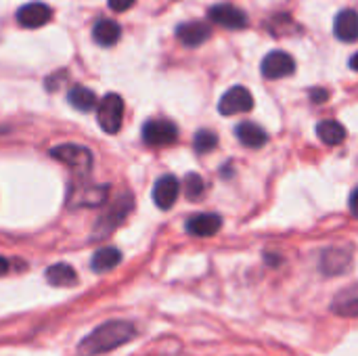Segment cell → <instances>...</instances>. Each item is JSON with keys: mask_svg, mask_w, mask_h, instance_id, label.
I'll list each match as a JSON object with an SVG mask.
<instances>
[{"mask_svg": "<svg viewBox=\"0 0 358 356\" xmlns=\"http://www.w3.org/2000/svg\"><path fill=\"white\" fill-rule=\"evenodd\" d=\"M138 336L134 323L113 319L105 321L99 327H94L80 344H78V355L80 356H99L107 355L128 342H132Z\"/></svg>", "mask_w": 358, "mask_h": 356, "instance_id": "obj_1", "label": "cell"}, {"mask_svg": "<svg viewBox=\"0 0 358 356\" xmlns=\"http://www.w3.org/2000/svg\"><path fill=\"white\" fill-rule=\"evenodd\" d=\"M50 157L65 164L69 170H73L80 176H88L90 168H92V153L82 147V145H73V143H65V145H57L50 151Z\"/></svg>", "mask_w": 358, "mask_h": 356, "instance_id": "obj_2", "label": "cell"}, {"mask_svg": "<svg viewBox=\"0 0 358 356\" xmlns=\"http://www.w3.org/2000/svg\"><path fill=\"white\" fill-rule=\"evenodd\" d=\"M96 120L99 126L107 132V134H115L122 128L124 122V99L120 94H105L99 103H96Z\"/></svg>", "mask_w": 358, "mask_h": 356, "instance_id": "obj_3", "label": "cell"}, {"mask_svg": "<svg viewBox=\"0 0 358 356\" xmlns=\"http://www.w3.org/2000/svg\"><path fill=\"white\" fill-rule=\"evenodd\" d=\"M132 206H134V199H132L130 195H122V197L109 208V212L96 222V227H94V237L103 239V237H107L109 233H113V231L122 225V220L128 216V212L132 210Z\"/></svg>", "mask_w": 358, "mask_h": 356, "instance_id": "obj_4", "label": "cell"}, {"mask_svg": "<svg viewBox=\"0 0 358 356\" xmlns=\"http://www.w3.org/2000/svg\"><path fill=\"white\" fill-rule=\"evenodd\" d=\"M178 128L170 120H149L143 126V141L151 147H166L176 143Z\"/></svg>", "mask_w": 358, "mask_h": 356, "instance_id": "obj_5", "label": "cell"}, {"mask_svg": "<svg viewBox=\"0 0 358 356\" xmlns=\"http://www.w3.org/2000/svg\"><path fill=\"white\" fill-rule=\"evenodd\" d=\"M254 107V97L245 86H233L229 88L218 103V111L222 115H235V113H245Z\"/></svg>", "mask_w": 358, "mask_h": 356, "instance_id": "obj_6", "label": "cell"}, {"mask_svg": "<svg viewBox=\"0 0 358 356\" xmlns=\"http://www.w3.org/2000/svg\"><path fill=\"white\" fill-rule=\"evenodd\" d=\"M296 71V61L285 50H271L262 59V76L268 80H281Z\"/></svg>", "mask_w": 358, "mask_h": 356, "instance_id": "obj_7", "label": "cell"}, {"mask_svg": "<svg viewBox=\"0 0 358 356\" xmlns=\"http://www.w3.org/2000/svg\"><path fill=\"white\" fill-rule=\"evenodd\" d=\"M352 266V252L346 248H329L321 256V273L327 277H338L348 273Z\"/></svg>", "mask_w": 358, "mask_h": 356, "instance_id": "obj_8", "label": "cell"}, {"mask_svg": "<svg viewBox=\"0 0 358 356\" xmlns=\"http://www.w3.org/2000/svg\"><path fill=\"white\" fill-rule=\"evenodd\" d=\"M52 8L44 2H27L17 10V23L23 27H42L50 21Z\"/></svg>", "mask_w": 358, "mask_h": 356, "instance_id": "obj_9", "label": "cell"}, {"mask_svg": "<svg viewBox=\"0 0 358 356\" xmlns=\"http://www.w3.org/2000/svg\"><path fill=\"white\" fill-rule=\"evenodd\" d=\"M210 19L218 25H224L227 29H243L248 27V15L245 10L233 6V4H216L210 8Z\"/></svg>", "mask_w": 358, "mask_h": 356, "instance_id": "obj_10", "label": "cell"}, {"mask_svg": "<svg viewBox=\"0 0 358 356\" xmlns=\"http://www.w3.org/2000/svg\"><path fill=\"white\" fill-rule=\"evenodd\" d=\"M178 193H180V183L176 176L172 174H166L162 176L155 187H153V201L159 210H170L176 199H178Z\"/></svg>", "mask_w": 358, "mask_h": 356, "instance_id": "obj_11", "label": "cell"}, {"mask_svg": "<svg viewBox=\"0 0 358 356\" xmlns=\"http://www.w3.org/2000/svg\"><path fill=\"white\" fill-rule=\"evenodd\" d=\"M222 229V218L218 214H195L187 220V233L195 237H212Z\"/></svg>", "mask_w": 358, "mask_h": 356, "instance_id": "obj_12", "label": "cell"}, {"mask_svg": "<svg viewBox=\"0 0 358 356\" xmlns=\"http://www.w3.org/2000/svg\"><path fill=\"white\" fill-rule=\"evenodd\" d=\"M210 25L206 21H189L176 27V36L185 46H199L210 38Z\"/></svg>", "mask_w": 358, "mask_h": 356, "instance_id": "obj_13", "label": "cell"}, {"mask_svg": "<svg viewBox=\"0 0 358 356\" xmlns=\"http://www.w3.org/2000/svg\"><path fill=\"white\" fill-rule=\"evenodd\" d=\"M334 31L336 38L342 42H357L358 40V13L352 8H346L338 13L334 21Z\"/></svg>", "mask_w": 358, "mask_h": 356, "instance_id": "obj_14", "label": "cell"}, {"mask_svg": "<svg viewBox=\"0 0 358 356\" xmlns=\"http://www.w3.org/2000/svg\"><path fill=\"white\" fill-rule=\"evenodd\" d=\"M331 311L340 317H346V319H358V285L342 290L334 298Z\"/></svg>", "mask_w": 358, "mask_h": 356, "instance_id": "obj_15", "label": "cell"}, {"mask_svg": "<svg viewBox=\"0 0 358 356\" xmlns=\"http://www.w3.org/2000/svg\"><path fill=\"white\" fill-rule=\"evenodd\" d=\"M122 36V27L113 19H99L92 27V38L101 46H113Z\"/></svg>", "mask_w": 358, "mask_h": 356, "instance_id": "obj_16", "label": "cell"}, {"mask_svg": "<svg viewBox=\"0 0 358 356\" xmlns=\"http://www.w3.org/2000/svg\"><path fill=\"white\" fill-rule=\"evenodd\" d=\"M44 277L52 287H71L78 283V273L73 271V266H69L65 262H57V264L48 266Z\"/></svg>", "mask_w": 358, "mask_h": 356, "instance_id": "obj_17", "label": "cell"}, {"mask_svg": "<svg viewBox=\"0 0 358 356\" xmlns=\"http://www.w3.org/2000/svg\"><path fill=\"white\" fill-rule=\"evenodd\" d=\"M122 262V252L117 248H101L94 252L90 260V269L94 273H109Z\"/></svg>", "mask_w": 358, "mask_h": 356, "instance_id": "obj_18", "label": "cell"}, {"mask_svg": "<svg viewBox=\"0 0 358 356\" xmlns=\"http://www.w3.org/2000/svg\"><path fill=\"white\" fill-rule=\"evenodd\" d=\"M235 132H237L239 143L245 145V147H250V149H258V147H262V145L268 141L266 132H264L258 124H252V122L239 124Z\"/></svg>", "mask_w": 358, "mask_h": 356, "instance_id": "obj_19", "label": "cell"}, {"mask_svg": "<svg viewBox=\"0 0 358 356\" xmlns=\"http://www.w3.org/2000/svg\"><path fill=\"white\" fill-rule=\"evenodd\" d=\"M67 101H69V105L73 107V109H78V111H92L94 107H96V94L90 90V88H86V86H73L69 92H67Z\"/></svg>", "mask_w": 358, "mask_h": 356, "instance_id": "obj_20", "label": "cell"}, {"mask_svg": "<svg viewBox=\"0 0 358 356\" xmlns=\"http://www.w3.org/2000/svg\"><path fill=\"white\" fill-rule=\"evenodd\" d=\"M317 134H319V138H321L325 145L336 147V145L344 143V138H346V128H344L340 122H336V120H323V122L317 126Z\"/></svg>", "mask_w": 358, "mask_h": 356, "instance_id": "obj_21", "label": "cell"}, {"mask_svg": "<svg viewBox=\"0 0 358 356\" xmlns=\"http://www.w3.org/2000/svg\"><path fill=\"white\" fill-rule=\"evenodd\" d=\"M216 145H218V136H216L212 130H199V132L195 134L193 147H195V151H197L199 155L214 151V149H216Z\"/></svg>", "mask_w": 358, "mask_h": 356, "instance_id": "obj_22", "label": "cell"}, {"mask_svg": "<svg viewBox=\"0 0 358 356\" xmlns=\"http://www.w3.org/2000/svg\"><path fill=\"white\" fill-rule=\"evenodd\" d=\"M203 191H206V183L199 174L191 172L185 176V195L189 199H199L203 195Z\"/></svg>", "mask_w": 358, "mask_h": 356, "instance_id": "obj_23", "label": "cell"}, {"mask_svg": "<svg viewBox=\"0 0 358 356\" xmlns=\"http://www.w3.org/2000/svg\"><path fill=\"white\" fill-rule=\"evenodd\" d=\"M136 0H109V8L115 10V13H124L128 10L130 6H134Z\"/></svg>", "mask_w": 358, "mask_h": 356, "instance_id": "obj_24", "label": "cell"}, {"mask_svg": "<svg viewBox=\"0 0 358 356\" xmlns=\"http://www.w3.org/2000/svg\"><path fill=\"white\" fill-rule=\"evenodd\" d=\"M350 212L358 218V187L352 191V195H350Z\"/></svg>", "mask_w": 358, "mask_h": 356, "instance_id": "obj_25", "label": "cell"}, {"mask_svg": "<svg viewBox=\"0 0 358 356\" xmlns=\"http://www.w3.org/2000/svg\"><path fill=\"white\" fill-rule=\"evenodd\" d=\"M8 271H10V260L4 258V256H0V277L8 275Z\"/></svg>", "mask_w": 358, "mask_h": 356, "instance_id": "obj_26", "label": "cell"}, {"mask_svg": "<svg viewBox=\"0 0 358 356\" xmlns=\"http://www.w3.org/2000/svg\"><path fill=\"white\" fill-rule=\"evenodd\" d=\"M313 97H315V99H327V92H325V90H315Z\"/></svg>", "mask_w": 358, "mask_h": 356, "instance_id": "obj_27", "label": "cell"}, {"mask_svg": "<svg viewBox=\"0 0 358 356\" xmlns=\"http://www.w3.org/2000/svg\"><path fill=\"white\" fill-rule=\"evenodd\" d=\"M350 67H352V69H357V71H358V52L355 55V57H352V59H350Z\"/></svg>", "mask_w": 358, "mask_h": 356, "instance_id": "obj_28", "label": "cell"}]
</instances>
